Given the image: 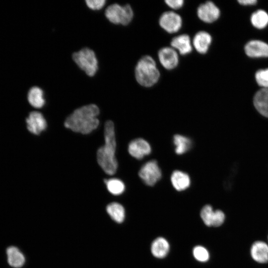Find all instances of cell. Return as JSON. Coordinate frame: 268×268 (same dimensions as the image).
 <instances>
[{"label": "cell", "mask_w": 268, "mask_h": 268, "mask_svg": "<svg viewBox=\"0 0 268 268\" xmlns=\"http://www.w3.org/2000/svg\"><path fill=\"white\" fill-rule=\"evenodd\" d=\"M87 6L93 10L101 9L105 4V0H85Z\"/></svg>", "instance_id": "cell-28"}, {"label": "cell", "mask_w": 268, "mask_h": 268, "mask_svg": "<svg viewBox=\"0 0 268 268\" xmlns=\"http://www.w3.org/2000/svg\"><path fill=\"white\" fill-rule=\"evenodd\" d=\"M169 244L163 237H158L153 241L151 246L152 254L156 258H164L168 253Z\"/></svg>", "instance_id": "cell-20"}, {"label": "cell", "mask_w": 268, "mask_h": 268, "mask_svg": "<svg viewBox=\"0 0 268 268\" xmlns=\"http://www.w3.org/2000/svg\"><path fill=\"white\" fill-rule=\"evenodd\" d=\"M160 63L164 68L172 70L179 64V57L176 51L172 47H165L161 48L158 52Z\"/></svg>", "instance_id": "cell-10"}, {"label": "cell", "mask_w": 268, "mask_h": 268, "mask_svg": "<svg viewBox=\"0 0 268 268\" xmlns=\"http://www.w3.org/2000/svg\"><path fill=\"white\" fill-rule=\"evenodd\" d=\"M128 151L130 154L137 159H142L151 152V147L148 141L142 138H137L129 144Z\"/></svg>", "instance_id": "cell-11"}, {"label": "cell", "mask_w": 268, "mask_h": 268, "mask_svg": "<svg viewBox=\"0 0 268 268\" xmlns=\"http://www.w3.org/2000/svg\"><path fill=\"white\" fill-rule=\"evenodd\" d=\"M258 84L263 88H268V69L258 70L255 75Z\"/></svg>", "instance_id": "cell-27"}, {"label": "cell", "mask_w": 268, "mask_h": 268, "mask_svg": "<svg viewBox=\"0 0 268 268\" xmlns=\"http://www.w3.org/2000/svg\"><path fill=\"white\" fill-rule=\"evenodd\" d=\"M173 143L175 145V152L178 155H182L188 151L192 146L191 139L179 134L173 136Z\"/></svg>", "instance_id": "cell-22"}, {"label": "cell", "mask_w": 268, "mask_h": 268, "mask_svg": "<svg viewBox=\"0 0 268 268\" xmlns=\"http://www.w3.org/2000/svg\"><path fill=\"white\" fill-rule=\"evenodd\" d=\"M197 13L199 19L207 23L214 22L220 16L218 7L211 1L201 3L197 8Z\"/></svg>", "instance_id": "cell-9"}, {"label": "cell", "mask_w": 268, "mask_h": 268, "mask_svg": "<svg viewBox=\"0 0 268 268\" xmlns=\"http://www.w3.org/2000/svg\"><path fill=\"white\" fill-rule=\"evenodd\" d=\"M106 210L109 215L116 222L121 223L124 220L125 210L120 203L112 202L107 205Z\"/></svg>", "instance_id": "cell-23"}, {"label": "cell", "mask_w": 268, "mask_h": 268, "mask_svg": "<svg viewBox=\"0 0 268 268\" xmlns=\"http://www.w3.org/2000/svg\"><path fill=\"white\" fill-rule=\"evenodd\" d=\"M250 254L252 258L257 263H268V244L262 241L255 242L251 247Z\"/></svg>", "instance_id": "cell-14"}, {"label": "cell", "mask_w": 268, "mask_h": 268, "mask_svg": "<svg viewBox=\"0 0 268 268\" xmlns=\"http://www.w3.org/2000/svg\"><path fill=\"white\" fill-rule=\"evenodd\" d=\"M72 59L77 66L87 75L92 76L98 69V61L94 52L88 48H84L75 52Z\"/></svg>", "instance_id": "cell-4"}, {"label": "cell", "mask_w": 268, "mask_h": 268, "mask_svg": "<svg viewBox=\"0 0 268 268\" xmlns=\"http://www.w3.org/2000/svg\"><path fill=\"white\" fill-rule=\"evenodd\" d=\"M245 53L252 58L268 57V44L259 40H252L245 47Z\"/></svg>", "instance_id": "cell-13"}, {"label": "cell", "mask_w": 268, "mask_h": 268, "mask_svg": "<svg viewBox=\"0 0 268 268\" xmlns=\"http://www.w3.org/2000/svg\"><path fill=\"white\" fill-rule=\"evenodd\" d=\"M104 182L109 192L113 195H119L125 191V185L120 179L112 178L105 180Z\"/></svg>", "instance_id": "cell-25"}, {"label": "cell", "mask_w": 268, "mask_h": 268, "mask_svg": "<svg viewBox=\"0 0 268 268\" xmlns=\"http://www.w3.org/2000/svg\"><path fill=\"white\" fill-rule=\"evenodd\" d=\"M105 15L111 23L125 26L133 20L134 12L129 4L121 5L118 3H113L106 8Z\"/></svg>", "instance_id": "cell-5"}, {"label": "cell", "mask_w": 268, "mask_h": 268, "mask_svg": "<svg viewBox=\"0 0 268 268\" xmlns=\"http://www.w3.org/2000/svg\"><path fill=\"white\" fill-rule=\"evenodd\" d=\"M165 2L169 7L174 9L182 8L184 4L183 0H167Z\"/></svg>", "instance_id": "cell-29"}, {"label": "cell", "mask_w": 268, "mask_h": 268, "mask_svg": "<svg viewBox=\"0 0 268 268\" xmlns=\"http://www.w3.org/2000/svg\"><path fill=\"white\" fill-rule=\"evenodd\" d=\"M138 175L146 185L152 186L160 179L162 172L157 161L151 160L141 166Z\"/></svg>", "instance_id": "cell-6"}, {"label": "cell", "mask_w": 268, "mask_h": 268, "mask_svg": "<svg viewBox=\"0 0 268 268\" xmlns=\"http://www.w3.org/2000/svg\"><path fill=\"white\" fill-rule=\"evenodd\" d=\"M211 42L212 37L208 32L200 31L194 36L193 44L199 53L205 54L207 52Z\"/></svg>", "instance_id": "cell-15"}, {"label": "cell", "mask_w": 268, "mask_h": 268, "mask_svg": "<svg viewBox=\"0 0 268 268\" xmlns=\"http://www.w3.org/2000/svg\"><path fill=\"white\" fill-rule=\"evenodd\" d=\"M99 109L97 105L91 104L75 110L66 119L65 126L73 132L87 134L95 130L99 124L97 118Z\"/></svg>", "instance_id": "cell-1"}, {"label": "cell", "mask_w": 268, "mask_h": 268, "mask_svg": "<svg viewBox=\"0 0 268 268\" xmlns=\"http://www.w3.org/2000/svg\"><path fill=\"white\" fill-rule=\"evenodd\" d=\"M171 182L176 190L182 191L190 187L191 179L187 173L180 170H175L171 174Z\"/></svg>", "instance_id": "cell-18"}, {"label": "cell", "mask_w": 268, "mask_h": 268, "mask_svg": "<svg viewBox=\"0 0 268 268\" xmlns=\"http://www.w3.org/2000/svg\"><path fill=\"white\" fill-rule=\"evenodd\" d=\"M238 1L240 4L245 5H253L257 3L256 0H239Z\"/></svg>", "instance_id": "cell-30"}, {"label": "cell", "mask_w": 268, "mask_h": 268, "mask_svg": "<svg viewBox=\"0 0 268 268\" xmlns=\"http://www.w3.org/2000/svg\"><path fill=\"white\" fill-rule=\"evenodd\" d=\"M253 102L258 112L268 118V88L259 90L254 96Z\"/></svg>", "instance_id": "cell-17"}, {"label": "cell", "mask_w": 268, "mask_h": 268, "mask_svg": "<svg viewBox=\"0 0 268 268\" xmlns=\"http://www.w3.org/2000/svg\"><path fill=\"white\" fill-rule=\"evenodd\" d=\"M27 98L30 104L36 108H42L45 103L43 91L37 86H34L30 89Z\"/></svg>", "instance_id": "cell-21"}, {"label": "cell", "mask_w": 268, "mask_h": 268, "mask_svg": "<svg viewBox=\"0 0 268 268\" xmlns=\"http://www.w3.org/2000/svg\"></svg>", "instance_id": "cell-31"}, {"label": "cell", "mask_w": 268, "mask_h": 268, "mask_svg": "<svg viewBox=\"0 0 268 268\" xmlns=\"http://www.w3.org/2000/svg\"><path fill=\"white\" fill-rule=\"evenodd\" d=\"M193 255L197 260L201 262L207 261L209 258L208 251L201 246H198L194 248Z\"/></svg>", "instance_id": "cell-26"}, {"label": "cell", "mask_w": 268, "mask_h": 268, "mask_svg": "<svg viewBox=\"0 0 268 268\" xmlns=\"http://www.w3.org/2000/svg\"><path fill=\"white\" fill-rule=\"evenodd\" d=\"M28 131L35 134H39L45 130L47 123L43 115L37 111L30 113L26 120Z\"/></svg>", "instance_id": "cell-12"}, {"label": "cell", "mask_w": 268, "mask_h": 268, "mask_svg": "<svg viewBox=\"0 0 268 268\" xmlns=\"http://www.w3.org/2000/svg\"><path fill=\"white\" fill-rule=\"evenodd\" d=\"M251 21L252 24L256 28H264L268 24V14L264 10H257L252 14Z\"/></svg>", "instance_id": "cell-24"}, {"label": "cell", "mask_w": 268, "mask_h": 268, "mask_svg": "<svg viewBox=\"0 0 268 268\" xmlns=\"http://www.w3.org/2000/svg\"><path fill=\"white\" fill-rule=\"evenodd\" d=\"M159 24L166 32L174 33L181 28L182 19L180 15L174 11H166L160 16Z\"/></svg>", "instance_id": "cell-7"}, {"label": "cell", "mask_w": 268, "mask_h": 268, "mask_svg": "<svg viewBox=\"0 0 268 268\" xmlns=\"http://www.w3.org/2000/svg\"><path fill=\"white\" fill-rule=\"evenodd\" d=\"M134 75L136 81L140 85L150 87L158 81L160 73L155 60L150 56L142 57L135 67Z\"/></svg>", "instance_id": "cell-3"}, {"label": "cell", "mask_w": 268, "mask_h": 268, "mask_svg": "<svg viewBox=\"0 0 268 268\" xmlns=\"http://www.w3.org/2000/svg\"><path fill=\"white\" fill-rule=\"evenodd\" d=\"M172 47L177 50L180 54L187 55L192 51V46L189 35L181 34L174 37L171 41Z\"/></svg>", "instance_id": "cell-16"}, {"label": "cell", "mask_w": 268, "mask_h": 268, "mask_svg": "<svg viewBox=\"0 0 268 268\" xmlns=\"http://www.w3.org/2000/svg\"><path fill=\"white\" fill-rule=\"evenodd\" d=\"M105 143L100 147L97 152V161L107 174H114L118 168V163L115 157L116 141L114 125L112 121H107L104 127Z\"/></svg>", "instance_id": "cell-2"}, {"label": "cell", "mask_w": 268, "mask_h": 268, "mask_svg": "<svg viewBox=\"0 0 268 268\" xmlns=\"http://www.w3.org/2000/svg\"><path fill=\"white\" fill-rule=\"evenodd\" d=\"M201 217L207 226L218 227L221 225L225 220V214L221 210H214L209 204L204 205L201 210Z\"/></svg>", "instance_id": "cell-8"}, {"label": "cell", "mask_w": 268, "mask_h": 268, "mask_svg": "<svg viewBox=\"0 0 268 268\" xmlns=\"http://www.w3.org/2000/svg\"><path fill=\"white\" fill-rule=\"evenodd\" d=\"M6 253L7 263L10 266L19 268L24 265L25 256L17 247L13 246L8 247L6 250Z\"/></svg>", "instance_id": "cell-19"}]
</instances>
